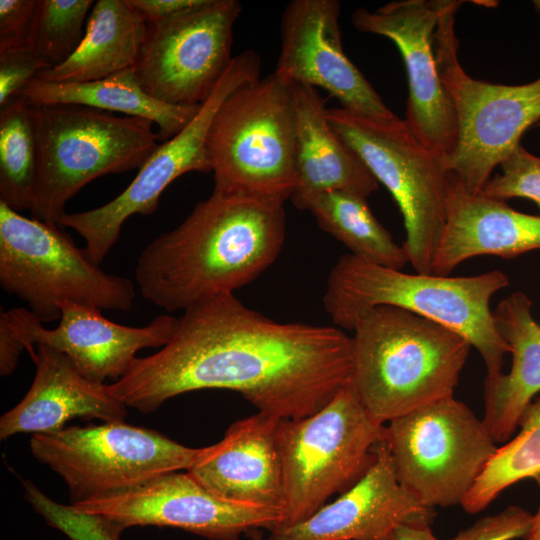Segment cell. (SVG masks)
Listing matches in <instances>:
<instances>
[{
	"mask_svg": "<svg viewBox=\"0 0 540 540\" xmlns=\"http://www.w3.org/2000/svg\"><path fill=\"white\" fill-rule=\"evenodd\" d=\"M352 371L353 340L342 329L277 322L224 293L185 309L171 339L107 387L142 413L186 392L226 389L258 412L298 419L325 406Z\"/></svg>",
	"mask_w": 540,
	"mask_h": 540,
	"instance_id": "1",
	"label": "cell"
},
{
	"mask_svg": "<svg viewBox=\"0 0 540 540\" xmlns=\"http://www.w3.org/2000/svg\"><path fill=\"white\" fill-rule=\"evenodd\" d=\"M285 235L284 202L214 188L142 250L136 283L154 305L184 311L256 279L280 254Z\"/></svg>",
	"mask_w": 540,
	"mask_h": 540,
	"instance_id": "2",
	"label": "cell"
},
{
	"mask_svg": "<svg viewBox=\"0 0 540 540\" xmlns=\"http://www.w3.org/2000/svg\"><path fill=\"white\" fill-rule=\"evenodd\" d=\"M352 331L351 383L381 424L454 396L472 348L455 331L394 306L365 311Z\"/></svg>",
	"mask_w": 540,
	"mask_h": 540,
	"instance_id": "3",
	"label": "cell"
},
{
	"mask_svg": "<svg viewBox=\"0 0 540 540\" xmlns=\"http://www.w3.org/2000/svg\"><path fill=\"white\" fill-rule=\"evenodd\" d=\"M509 285L501 270L473 276L406 273L342 255L327 279L325 311L335 327L351 330L358 317L377 306H394L460 334L481 355L486 377L502 372L509 346L495 326L492 297Z\"/></svg>",
	"mask_w": 540,
	"mask_h": 540,
	"instance_id": "4",
	"label": "cell"
},
{
	"mask_svg": "<svg viewBox=\"0 0 540 540\" xmlns=\"http://www.w3.org/2000/svg\"><path fill=\"white\" fill-rule=\"evenodd\" d=\"M37 149L34 219L60 226L66 203L98 177L139 169L158 147L152 122L71 104L30 103Z\"/></svg>",
	"mask_w": 540,
	"mask_h": 540,
	"instance_id": "5",
	"label": "cell"
},
{
	"mask_svg": "<svg viewBox=\"0 0 540 540\" xmlns=\"http://www.w3.org/2000/svg\"><path fill=\"white\" fill-rule=\"evenodd\" d=\"M384 427L364 407L351 382L314 414L281 419L284 508L275 530L306 520L331 496L355 485L376 460Z\"/></svg>",
	"mask_w": 540,
	"mask_h": 540,
	"instance_id": "6",
	"label": "cell"
},
{
	"mask_svg": "<svg viewBox=\"0 0 540 540\" xmlns=\"http://www.w3.org/2000/svg\"><path fill=\"white\" fill-rule=\"evenodd\" d=\"M292 81L274 71L231 93L212 122L214 188L285 203L295 187Z\"/></svg>",
	"mask_w": 540,
	"mask_h": 540,
	"instance_id": "7",
	"label": "cell"
},
{
	"mask_svg": "<svg viewBox=\"0 0 540 540\" xmlns=\"http://www.w3.org/2000/svg\"><path fill=\"white\" fill-rule=\"evenodd\" d=\"M463 1L444 0L434 33L441 80L453 103L457 141L443 159L449 175L470 192L483 190L496 166L540 122V77L519 85L472 78L458 61L455 15Z\"/></svg>",
	"mask_w": 540,
	"mask_h": 540,
	"instance_id": "8",
	"label": "cell"
},
{
	"mask_svg": "<svg viewBox=\"0 0 540 540\" xmlns=\"http://www.w3.org/2000/svg\"><path fill=\"white\" fill-rule=\"evenodd\" d=\"M0 285L42 322L60 319L59 304L129 311L133 282L109 274L57 224L27 218L0 202Z\"/></svg>",
	"mask_w": 540,
	"mask_h": 540,
	"instance_id": "9",
	"label": "cell"
},
{
	"mask_svg": "<svg viewBox=\"0 0 540 540\" xmlns=\"http://www.w3.org/2000/svg\"><path fill=\"white\" fill-rule=\"evenodd\" d=\"M328 119L395 200L406 233L402 245L415 272L433 275L446 225L450 184L443 159L397 115L378 119L340 107L328 109Z\"/></svg>",
	"mask_w": 540,
	"mask_h": 540,
	"instance_id": "10",
	"label": "cell"
},
{
	"mask_svg": "<svg viewBox=\"0 0 540 540\" xmlns=\"http://www.w3.org/2000/svg\"><path fill=\"white\" fill-rule=\"evenodd\" d=\"M384 443L398 482L432 509L461 505L497 449L483 420L454 396L388 422Z\"/></svg>",
	"mask_w": 540,
	"mask_h": 540,
	"instance_id": "11",
	"label": "cell"
},
{
	"mask_svg": "<svg viewBox=\"0 0 540 540\" xmlns=\"http://www.w3.org/2000/svg\"><path fill=\"white\" fill-rule=\"evenodd\" d=\"M34 457L65 482L71 504L124 492L163 474L187 471L202 448L122 422L35 434Z\"/></svg>",
	"mask_w": 540,
	"mask_h": 540,
	"instance_id": "12",
	"label": "cell"
},
{
	"mask_svg": "<svg viewBox=\"0 0 540 540\" xmlns=\"http://www.w3.org/2000/svg\"><path fill=\"white\" fill-rule=\"evenodd\" d=\"M261 59L252 50L233 56L228 68L195 116L176 135L158 145L131 183L108 203L66 213L60 225L75 230L89 258L100 265L118 241L127 219L156 211L164 190L188 172H212L209 131L224 100L236 89L260 79Z\"/></svg>",
	"mask_w": 540,
	"mask_h": 540,
	"instance_id": "13",
	"label": "cell"
},
{
	"mask_svg": "<svg viewBox=\"0 0 540 540\" xmlns=\"http://www.w3.org/2000/svg\"><path fill=\"white\" fill-rule=\"evenodd\" d=\"M237 0H203L195 8L157 25H147L134 68L143 89L174 106H200L232 61Z\"/></svg>",
	"mask_w": 540,
	"mask_h": 540,
	"instance_id": "14",
	"label": "cell"
},
{
	"mask_svg": "<svg viewBox=\"0 0 540 540\" xmlns=\"http://www.w3.org/2000/svg\"><path fill=\"white\" fill-rule=\"evenodd\" d=\"M73 505L124 529L157 526L182 529L210 540H238L242 534L277 529L283 513L223 499L181 471L160 475L130 490Z\"/></svg>",
	"mask_w": 540,
	"mask_h": 540,
	"instance_id": "15",
	"label": "cell"
},
{
	"mask_svg": "<svg viewBox=\"0 0 540 540\" xmlns=\"http://www.w3.org/2000/svg\"><path fill=\"white\" fill-rule=\"evenodd\" d=\"M443 0H399L370 11L356 9L355 28L384 36L399 49L407 72L409 95L404 120L415 136L442 159L457 141L456 113L441 80L434 33Z\"/></svg>",
	"mask_w": 540,
	"mask_h": 540,
	"instance_id": "16",
	"label": "cell"
},
{
	"mask_svg": "<svg viewBox=\"0 0 540 540\" xmlns=\"http://www.w3.org/2000/svg\"><path fill=\"white\" fill-rule=\"evenodd\" d=\"M59 309V323L52 329L24 307L5 314L26 351L40 344L54 348L67 355L85 378L100 384L124 376L141 349L163 347L178 325V318L170 315L155 317L141 327L122 325L94 306L68 301L60 303Z\"/></svg>",
	"mask_w": 540,
	"mask_h": 540,
	"instance_id": "17",
	"label": "cell"
},
{
	"mask_svg": "<svg viewBox=\"0 0 540 540\" xmlns=\"http://www.w3.org/2000/svg\"><path fill=\"white\" fill-rule=\"evenodd\" d=\"M336 0H293L281 19V48L275 71L292 82L320 87L341 107L378 119L396 115L345 55Z\"/></svg>",
	"mask_w": 540,
	"mask_h": 540,
	"instance_id": "18",
	"label": "cell"
},
{
	"mask_svg": "<svg viewBox=\"0 0 540 540\" xmlns=\"http://www.w3.org/2000/svg\"><path fill=\"white\" fill-rule=\"evenodd\" d=\"M435 509L398 482L384 440L366 474L306 520L269 532L266 540H393L403 525H431Z\"/></svg>",
	"mask_w": 540,
	"mask_h": 540,
	"instance_id": "19",
	"label": "cell"
},
{
	"mask_svg": "<svg viewBox=\"0 0 540 540\" xmlns=\"http://www.w3.org/2000/svg\"><path fill=\"white\" fill-rule=\"evenodd\" d=\"M280 420L258 412L235 421L219 442L202 447L187 472L223 499L283 513Z\"/></svg>",
	"mask_w": 540,
	"mask_h": 540,
	"instance_id": "20",
	"label": "cell"
},
{
	"mask_svg": "<svg viewBox=\"0 0 540 540\" xmlns=\"http://www.w3.org/2000/svg\"><path fill=\"white\" fill-rule=\"evenodd\" d=\"M27 351L35 377L23 399L2 415V440L19 433L56 432L73 418L124 421L127 406L109 393L107 384L85 378L67 355L41 344Z\"/></svg>",
	"mask_w": 540,
	"mask_h": 540,
	"instance_id": "21",
	"label": "cell"
},
{
	"mask_svg": "<svg viewBox=\"0 0 540 540\" xmlns=\"http://www.w3.org/2000/svg\"><path fill=\"white\" fill-rule=\"evenodd\" d=\"M540 250V216L506 201L465 189L450 176L444 233L433 275L448 276L462 262L482 255L514 258Z\"/></svg>",
	"mask_w": 540,
	"mask_h": 540,
	"instance_id": "22",
	"label": "cell"
},
{
	"mask_svg": "<svg viewBox=\"0 0 540 540\" xmlns=\"http://www.w3.org/2000/svg\"><path fill=\"white\" fill-rule=\"evenodd\" d=\"M292 98L296 187L290 200L294 206L310 195L331 190L368 198L378 182L331 126L328 108L317 89L292 82Z\"/></svg>",
	"mask_w": 540,
	"mask_h": 540,
	"instance_id": "23",
	"label": "cell"
},
{
	"mask_svg": "<svg viewBox=\"0 0 540 540\" xmlns=\"http://www.w3.org/2000/svg\"><path fill=\"white\" fill-rule=\"evenodd\" d=\"M493 316L512 354L510 371L486 377L484 382L482 420L498 443L514 434L540 392V325L533 318L530 298L522 291L500 301Z\"/></svg>",
	"mask_w": 540,
	"mask_h": 540,
	"instance_id": "24",
	"label": "cell"
},
{
	"mask_svg": "<svg viewBox=\"0 0 540 540\" xmlns=\"http://www.w3.org/2000/svg\"><path fill=\"white\" fill-rule=\"evenodd\" d=\"M147 24L124 0H99L89 13L85 35L62 64L37 78L55 83H83L133 68L146 39Z\"/></svg>",
	"mask_w": 540,
	"mask_h": 540,
	"instance_id": "25",
	"label": "cell"
},
{
	"mask_svg": "<svg viewBox=\"0 0 540 540\" xmlns=\"http://www.w3.org/2000/svg\"><path fill=\"white\" fill-rule=\"evenodd\" d=\"M17 96L33 104L81 105L144 118L158 125L157 136L162 141L181 131L201 106H174L154 99L141 86L134 67L83 83H55L35 78Z\"/></svg>",
	"mask_w": 540,
	"mask_h": 540,
	"instance_id": "26",
	"label": "cell"
},
{
	"mask_svg": "<svg viewBox=\"0 0 540 540\" xmlns=\"http://www.w3.org/2000/svg\"><path fill=\"white\" fill-rule=\"evenodd\" d=\"M309 211L317 224L346 246L351 255L368 263L402 270L409 263L397 244L371 212L367 198L349 191L331 190L308 196L297 206Z\"/></svg>",
	"mask_w": 540,
	"mask_h": 540,
	"instance_id": "27",
	"label": "cell"
},
{
	"mask_svg": "<svg viewBox=\"0 0 540 540\" xmlns=\"http://www.w3.org/2000/svg\"><path fill=\"white\" fill-rule=\"evenodd\" d=\"M519 428L514 438L497 447L463 499L465 512H481L508 487L540 473V397L527 407Z\"/></svg>",
	"mask_w": 540,
	"mask_h": 540,
	"instance_id": "28",
	"label": "cell"
},
{
	"mask_svg": "<svg viewBox=\"0 0 540 540\" xmlns=\"http://www.w3.org/2000/svg\"><path fill=\"white\" fill-rule=\"evenodd\" d=\"M36 169L30 102L16 96L0 107V202L17 212L30 210Z\"/></svg>",
	"mask_w": 540,
	"mask_h": 540,
	"instance_id": "29",
	"label": "cell"
},
{
	"mask_svg": "<svg viewBox=\"0 0 540 540\" xmlns=\"http://www.w3.org/2000/svg\"><path fill=\"white\" fill-rule=\"evenodd\" d=\"M92 0H39L29 43L51 66L69 59L86 31Z\"/></svg>",
	"mask_w": 540,
	"mask_h": 540,
	"instance_id": "30",
	"label": "cell"
},
{
	"mask_svg": "<svg viewBox=\"0 0 540 540\" xmlns=\"http://www.w3.org/2000/svg\"><path fill=\"white\" fill-rule=\"evenodd\" d=\"M25 497L34 510L70 540H120L121 525L99 515L60 504L42 493L30 481L24 482Z\"/></svg>",
	"mask_w": 540,
	"mask_h": 540,
	"instance_id": "31",
	"label": "cell"
},
{
	"mask_svg": "<svg viewBox=\"0 0 540 540\" xmlns=\"http://www.w3.org/2000/svg\"><path fill=\"white\" fill-rule=\"evenodd\" d=\"M499 166L501 173L491 177L481 192L502 201L529 199L540 209V156L520 144Z\"/></svg>",
	"mask_w": 540,
	"mask_h": 540,
	"instance_id": "32",
	"label": "cell"
},
{
	"mask_svg": "<svg viewBox=\"0 0 540 540\" xmlns=\"http://www.w3.org/2000/svg\"><path fill=\"white\" fill-rule=\"evenodd\" d=\"M48 68L29 42L0 49V107Z\"/></svg>",
	"mask_w": 540,
	"mask_h": 540,
	"instance_id": "33",
	"label": "cell"
},
{
	"mask_svg": "<svg viewBox=\"0 0 540 540\" xmlns=\"http://www.w3.org/2000/svg\"><path fill=\"white\" fill-rule=\"evenodd\" d=\"M533 515L519 506H508L497 514L484 516L450 540H514L524 538Z\"/></svg>",
	"mask_w": 540,
	"mask_h": 540,
	"instance_id": "34",
	"label": "cell"
},
{
	"mask_svg": "<svg viewBox=\"0 0 540 540\" xmlns=\"http://www.w3.org/2000/svg\"><path fill=\"white\" fill-rule=\"evenodd\" d=\"M39 0H0V49L29 42Z\"/></svg>",
	"mask_w": 540,
	"mask_h": 540,
	"instance_id": "35",
	"label": "cell"
},
{
	"mask_svg": "<svg viewBox=\"0 0 540 540\" xmlns=\"http://www.w3.org/2000/svg\"><path fill=\"white\" fill-rule=\"evenodd\" d=\"M203 0H124L147 25H157L197 7Z\"/></svg>",
	"mask_w": 540,
	"mask_h": 540,
	"instance_id": "36",
	"label": "cell"
},
{
	"mask_svg": "<svg viewBox=\"0 0 540 540\" xmlns=\"http://www.w3.org/2000/svg\"><path fill=\"white\" fill-rule=\"evenodd\" d=\"M26 350L22 342L15 336L5 311L0 310V374L8 376L17 367L20 355Z\"/></svg>",
	"mask_w": 540,
	"mask_h": 540,
	"instance_id": "37",
	"label": "cell"
},
{
	"mask_svg": "<svg viewBox=\"0 0 540 540\" xmlns=\"http://www.w3.org/2000/svg\"><path fill=\"white\" fill-rule=\"evenodd\" d=\"M393 540H439L432 532L430 525H403L393 536Z\"/></svg>",
	"mask_w": 540,
	"mask_h": 540,
	"instance_id": "38",
	"label": "cell"
},
{
	"mask_svg": "<svg viewBox=\"0 0 540 540\" xmlns=\"http://www.w3.org/2000/svg\"><path fill=\"white\" fill-rule=\"evenodd\" d=\"M537 482L539 491H540V473L534 478ZM524 540H540V502L538 510L532 517L531 526L524 537Z\"/></svg>",
	"mask_w": 540,
	"mask_h": 540,
	"instance_id": "39",
	"label": "cell"
},
{
	"mask_svg": "<svg viewBox=\"0 0 540 540\" xmlns=\"http://www.w3.org/2000/svg\"><path fill=\"white\" fill-rule=\"evenodd\" d=\"M251 535L252 540H262V537L259 533V529L252 531L249 533Z\"/></svg>",
	"mask_w": 540,
	"mask_h": 540,
	"instance_id": "40",
	"label": "cell"
},
{
	"mask_svg": "<svg viewBox=\"0 0 540 540\" xmlns=\"http://www.w3.org/2000/svg\"><path fill=\"white\" fill-rule=\"evenodd\" d=\"M533 5L535 9L537 10V12L540 14V0L533 1Z\"/></svg>",
	"mask_w": 540,
	"mask_h": 540,
	"instance_id": "41",
	"label": "cell"
},
{
	"mask_svg": "<svg viewBox=\"0 0 540 540\" xmlns=\"http://www.w3.org/2000/svg\"><path fill=\"white\" fill-rule=\"evenodd\" d=\"M537 125H539V126H540V122H539V123H538Z\"/></svg>",
	"mask_w": 540,
	"mask_h": 540,
	"instance_id": "42",
	"label": "cell"
}]
</instances>
